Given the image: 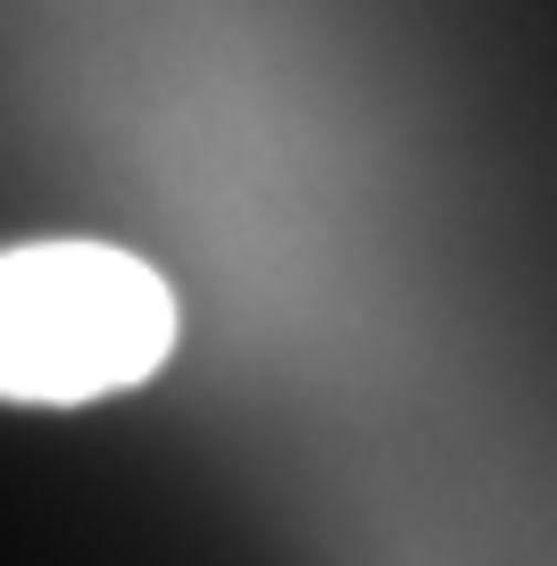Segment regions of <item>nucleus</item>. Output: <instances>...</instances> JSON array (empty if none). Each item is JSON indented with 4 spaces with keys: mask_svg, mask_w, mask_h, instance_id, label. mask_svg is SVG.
<instances>
[{
    "mask_svg": "<svg viewBox=\"0 0 557 566\" xmlns=\"http://www.w3.org/2000/svg\"><path fill=\"white\" fill-rule=\"evenodd\" d=\"M175 292L117 242L0 250V400L84 408L150 384L175 358Z\"/></svg>",
    "mask_w": 557,
    "mask_h": 566,
    "instance_id": "obj_1",
    "label": "nucleus"
}]
</instances>
